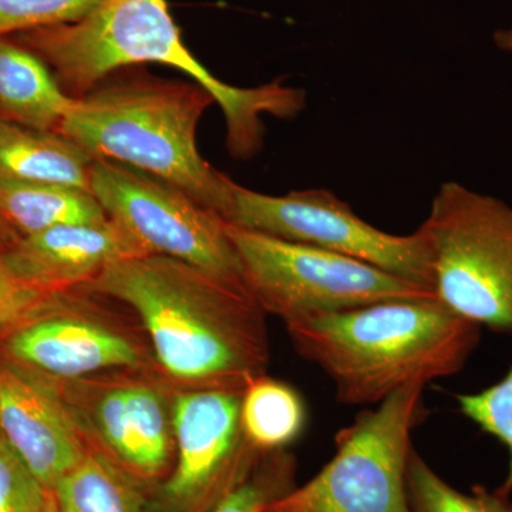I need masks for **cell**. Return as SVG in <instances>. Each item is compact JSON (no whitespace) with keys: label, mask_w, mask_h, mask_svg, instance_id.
<instances>
[{"label":"cell","mask_w":512,"mask_h":512,"mask_svg":"<svg viewBox=\"0 0 512 512\" xmlns=\"http://www.w3.org/2000/svg\"><path fill=\"white\" fill-rule=\"evenodd\" d=\"M0 218L18 237L66 224L109 220L92 191L0 178Z\"/></svg>","instance_id":"e0dca14e"},{"label":"cell","mask_w":512,"mask_h":512,"mask_svg":"<svg viewBox=\"0 0 512 512\" xmlns=\"http://www.w3.org/2000/svg\"><path fill=\"white\" fill-rule=\"evenodd\" d=\"M18 235L12 231L0 218V248H8L15 239H18Z\"/></svg>","instance_id":"4316f807"},{"label":"cell","mask_w":512,"mask_h":512,"mask_svg":"<svg viewBox=\"0 0 512 512\" xmlns=\"http://www.w3.org/2000/svg\"><path fill=\"white\" fill-rule=\"evenodd\" d=\"M214 103L197 83L130 77L100 83L76 99L57 131L96 160L181 188L225 220L234 181L208 164L197 146L198 123Z\"/></svg>","instance_id":"277c9868"},{"label":"cell","mask_w":512,"mask_h":512,"mask_svg":"<svg viewBox=\"0 0 512 512\" xmlns=\"http://www.w3.org/2000/svg\"><path fill=\"white\" fill-rule=\"evenodd\" d=\"M18 43L52 67L74 99L134 64L160 63L188 74L220 104L227 148L237 160H249L264 147L265 114L286 120L305 109L306 93L282 79L244 89L208 72L184 45L167 0H103L79 22L18 33Z\"/></svg>","instance_id":"7a4b0ae2"},{"label":"cell","mask_w":512,"mask_h":512,"mask_svg":"<svg viewBox=\"0 0 512 512\" xmlns=\"http://www.w3.org/2000/svg\"><path fill=\"white\" fill-rule=\"evenodd\" d=\"M409 512H512V494L477 485L471 493L451 487L413 450L407 468Z\"/></svg>","instance_id":"ffe728a7"},{"label":"cell","mask_w":512,"mask_h":512,"mask_svg":"<svg viewBox=\"0 0 512 512\" xmlns=\"http://www.w3.org/2000/svg\"><path fill=\"white\" fill-rule=\"evenodd\" d=\"M305 424V403L289 384L264 375L242 393V431L251 447L264 456L284 451L299 439Z\"/></svg>","instance_id":"d6986e66"},{"label":"cell","mask_w":512,"mask_h":512,"mask_svg":"<svg viewBox=\"0 0 512 512\" xmlns=\"http://www.w3.org/2000/svg\"><path fill=\"white\" fill-rule=\"evenodd\" d=\"M83 286L136 313L158 369L175 382L244 393L265 375L266 313L244 285L170 256L140 255Z\"/></svg>","instance_id":"6da1fadb"},{"label":"cell","mask_w":512,"mask_h":512,"mask_svg":"<svg viewBox=\"0 0 512 512\" xmlns=\"http://www.w3.org/2000/svg\"><path fill=\"white\" fill-rule=\"evenodd\" d=\"M481 326L436 296L397 299L286 323L303 359L319 367L348 406H376L399 390L457 375Z\"/></svg>","instance_id":"3957f363"},{"label":"cell","mask_w":512,"mask_h":512,"mask_svg":"<svg viewBox=\"0 0 512 512\" xmlns=\"http://www.w3.org/2000/svg\"><path fill=\"white\" fill-rule=\"evenodd\" d=\"M90 190L144 255L170 256L245 286L227 222L181 188L116 161L96 160Z\"/></svg>","instance_id":"ba28073f"},{"label":"cell","mask_w":512,"mask_h":512,"mask_svg":"<svg viewBox=\"0 0 512 512\" xmlns=\"http://www.w3.org/2000/svg\"><path fill=\"white\" fill-rule=\"evenodd\" d=\"M458 409L474 424L504 444L510 454L504 493L512 494V366L507 375L478 393L457 396Z\"/></svg>","instance_id":"44dd1931"},{"label":"cell","mask_w":512,"mask_h":512,"mask_svg":"<svg viewBox=\"0 0 512 512\" xmlns=\"http://www.w3.org/2000/svg\"><path fill=\"white\" fill-rule=\"evenodd\" d=\"M50 494L0 437V512H42Z\"/></svg>","instance_id":"cb8c5ba5"},{"label":"cell","mask_w":512,"mask_h":512,"mask_svg":"<svg viewBox=\"0 0 512 512\" xmlns=\"http://www.w3.org/2000/svg\"><path fill=\"white\" fill-rule=\"evenodd\" d=\"M245 286L262 311L285 325L372 303L436 296L429 288L352 256L296 244L227 222Z\"/></svg>","instance_id":"52a82bcc"},{"label":"cell","mask_w":512,"mask_h":512,"mask_svg":"<svg viewBox=\"0 0 512 512\" xmlns=\"http://www.w3.org/2000/svg\"><path fill=\"white\" fill-rule=\"evenodd\" d=\"M424 386H410L357 414L336 436L332 460L264 512H409L412 437L426 420Z\"/></svg>","instance_id":"8992f818"},{"label":"cell","mask_w":512,"mask_h":512,"mask_svg":"<svg viewBox=\"0 0 512 512\" xmlns=\"http://www.w3.org/2000/svg\"><path fill=\"white\" fill-rule=\"evenodd\" d=\"M59 512H147V488L90 446L52 491Z\"/></svg>","instance_id":"ac0fdd59"},{"label":"cell","mask_w":512,"mask_h":512,"mask_svg":"<svg viewBox=\"0 0 512 512\" xmlns=\"http://www.w3.org/2000/svg\"><path fill=\"white\" fill-rule=\"evenodd\" d=\"M494 43L498 49L512 53V29L497 30L494 33Z\"/></svg>","instance_id":"484cf974"},{"label":"cell","mask_w":512,"mask_h":512,"mask_svg":"<svg viewBox=\"0 0 512 512\" xmlns=\"http://www.w3.org/2000/svg\"><path fill=\"white\" fill-rule=\"evenodd\" d=\"M225 222L352 256L433 291L429 251L419 231L410 235L384 232L362 220L332 191L313 188L268 195L234 183Z\"/></svg>","instance_id":"30bf717a"},{"label":"cell","mask_w":512,"mask_h":512,"mask_svg":"<svg viewBox=\"0 0 512 512\" xmlns=\"http://www.w3.org/2000/svg\"><path fill=\"white\" fill-rule=\"evenodd\" d=\"M103 0H0V37L79 22Z\"/></svg>","instance_id":"7402d4cb"},{"label":"cell","mask_w":512,"mask_h":512,"mask_svg":"<svg viewBox=\"0 0 512 512\" xmlns=\"http://www.w3.org/2000/svg\"><path fill=\"white\" fill-rule=\"evenodd\" d=\"M74 103L36 53L0 37V119L57 131Z\"/></svg>","instance_id":"2e32d148"},{"label":"cell","mask_w":512,"mask_h":512,"mask_svg":"<svg viewBox=\"0 0 512 512\" xmlns=\"http://www.w3.org/2000/svg\"><path fill=\"white\" fill-rule=\"evenodd\" d=\"M46 292L37 291L13 274L0 248V332L18 322Z\"/></svg>","instance_id":"d4e9b609"},{"label":"cell","mask_w":512,"mask_h":512,"mask_svg":"<svg viewBox=\"0 0 512 512\" xmlns=\"http://www.w3.org/2000/svg\"><path fill=\"white\" fill-rule=\"evenodd\" d=\"M241 400L220 389L174 393L175 463L147 512H211L254 471L264 454L245 439Z\"/></svg>","instance_id":"8fae6325"},{"label":"cell","mask_w":512,"mask_h":512,"mask_svg":"<svg viewBox=\"0 0 512 512\" xmlns=\"http://www.w3.org/2000/svg\"><path fill=\"white\" fill-rule=\"evenodd\" d=\"M144 255L137 242L111 221L66 224L19 237L3 258L23 284L59 292L90 284L107 266Z\"/></svg>","instance_id":"5bb4252c"},{"label":"cell","mask_w":512,"mask_h":512,"mask_svg":"<svg viewBox=\"0 0 512 512\" xmlns=\"http://www.w3.org/2000/svg\"><path fill=\"white\" fill-rule=\"evenodd\" d=\"M441 303L481 328L512 332V208L448 181L417 228Z\"/></svg>","instance_id":"5b68a950"},{"label":"cell","mask_w":512,"mask_h":512,"mask_svg":"<svg viewBox=\"0 0 512 512\" xmlns=\"http://www.w3.org/2000/svg\"><path fill=\"white\" fill-rule=\"evenodd\" d=\"M57 383L90 446L144 488L170 474L175 443L173 396L147 369Z\"/></svg>","instance_id":"7c38bea8"},{"label":"cell","mask_w":512,"mask_h":512,"mask_svg":"<svg viewBox=\"0 0 512 512\" xmlns=\"http://www.w3.org/2000/svg\"><path fill=\"white\" fill-rule=\"evenodd\" d=\"M96 158L59 131H40L0 119V178L90 190Z\"/></svg>","instance_id":"9a60e30c"},{"label":"cell","mask_w":512,"mask_h":512,"mask_svg":"<svg viewBox=\"0 0 512 512\" xmlns=\"http://www.w3.org/2000/svg\"><path fill=\"white\" fill-rule=\"evenodd\" d=\"M293 466L279 453L269 454L268 461L254 468L237 488L211 512H264L266 505L291 490Z\"/></svg>","instance_id":"603a6c76"},{"label":"cell","mask_w":512,"mask_h":512,"mask_svg":"<svg viewBox=\"0 0 512 512\" xmlns=\"http://www.w3.org/2000/svg\"><path fill=\"white\" fill-rule=\"evenodd\" d=\"M42 512H59V510H57L55 498H53V494H50L49 500H47L45 508H43Z\"/></svg>","instance_id":"83f0119b"},{"label":"cell","mask_w":512,"mask_h":512,"mask_svg":"<svg viewBox=\"0 0 512 512\" xmlns=\"http://www.w3.org/2000/svg\"><path fill=\"white\" fill-rule=\"evenodd\" d=\"M84 286L46 292L0 332V353L52 382L148 369L146 345Z\"/></svg>","instance_id":"9c48e42d"},{"label":"cell","mask_w":512,"mask_h":512,"mask_svg":"<svg viewBox=\"0 0 512 512\" xmlns=\"http://www.w3.org/2000/svg\"><path fill=\"white\" fill-rule=\"evenodd\" d=\"M0 437L49 493L90 448L59 384L2 353Z\"/></svg>","instance_id":"4fadbf2b"}]
</instances>
